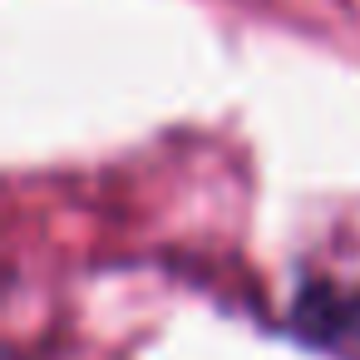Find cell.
Listing matches in <instances>:
<instances>
[{"label": "cell", "instance_id": "cell-1", "mask_svg": "<svg viewBox=\"0 0 360 360\" xmlns=\"http://www.w3.org/2000/svg\"><path fill=\"white\" fill-rule=\"evenodd\" d=\"M296 326L321 350H330L340 360H360V291L326 286V281L306 286V296L296 301Z\"/></svg>", "mask_w": 360, "mask_h": 360}]
</instances>
